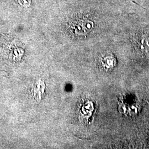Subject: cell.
Wrapping results in <instances>:
<instances>
[{
	"label": "cell",
	"mask_w": 149,
	"mask_h": 149,
	"mask_svg": "<svg viewBox=\"0 0 149 149\" xmlns=\"http://www.w3.org/2000/svg\"><path fill=\"white\" fill-rule=\"evenodd\" d=\"M1 44L3 51L10 60L15 62L21 60L24 48L19 40L12 36H3L1 37Z\"/></svg>",
	"instance_id": "obj_1"
},
{
	"label": "cell",
	"mask_w": 149,
	"mask_h": 149,
	"mask_svg": "<svg viewBox=\"0 0 149 149\" xmlns=\"http://www.w3.org/2000/svg\"><path fill=\"white\" fill-rule=\"evenodd\" d=\"M94 22L85 17L77 18L70 23V29L76 36H84L92 31Z\"/></svg>",
	"instance_id": "obj_2"
},
{
	"label": "cell",
	"mask_w": 149,
	"mask_h": 149,
	"mask_svg": "<svg viewBox=\"0 0 149 149\" xmlns=\"http://www.w3.org/2000/svg\"><path fill=\"white\" fill-rule=\"evenodd\" d=\"M100 62L102 68L107 71L113 69L117 65L116 58L111 54L102 56L100 59Z\"/></svg>",
	"instance_id": "obj_3"
},
{
	"label": "cell",
	"mask_w": 149,
	"mask_h": 149,
	"mask_svg": "<svg viewBox=\"0 0 149 149\" xmlns=\"http://www.w3.org/2000/svg\"><path fill=\"white\" fill-rule=\"evenodd\" d=\"M136 47L141 52H146L149 49V38L146 35L141 34L135 38Z\"/></svg>",
	"instance_id": "obj_4"
}]
</instances>
